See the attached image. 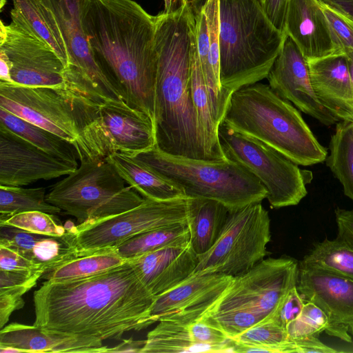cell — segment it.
<instances>
[{
  "label": "cell",
  "mask_w": 353,
  "mask_h": 353,
  "mask_svg": "<svg viewBox=\"0 0 353 353\" xmlns=\"http://www.w3.org/2000/svg\"><path fill=\"white\" fill-rule=\"evenodd\" d=\"M219 14L225 111L234 92L267 78L288 36L272 24L259 0H219Z\"/></svg>",
  "instance_id": "obj_4"
},
{
  "label": "cell",
  "mask_w": 353,
  "mask_h": 353,
  "mask_svg": "<svg viewBox=\"0 0 353 353\" xmlns=\"http://www.w3.org/2000/svg\"><path fill=\"white\" fill-rule=\"evenodd\" d=\"M296 288L305 302L319 306L326 314L327 334L352 343L353 281L316 266L299 263Z\"/></svg>",
  "instance_id": "obj_15"
},
{
  "label": "cell",
  "mask_w": 353,
  "mask_h": 353,
  "mask_svg": "<svg viewBox=\"0 0 353 353\" xmlns=\"http://www.w3.org/2000/svg\"><path fill=\"white\" fill-rule=\"evenodd\" d=\"M30 290L28 287L0 288V328L9 321L11 314L24 305L23 295Z\"/></svg>",
  "instance_id": "obj_41"
},
{
  "label": "cell",
  "mask_w": 353,
  "mask_h": 353,
  "mask_svg": "<svg viewBox=\"0 0 353 353\" xmlns=\"http://www.w3.org/2000/svg\"><path fill=\"white\" fill-rule=\"evenodd\" d=\"M194 2H197L199 1H201V0H193Z\"/></svg>",
  "instance_id": "obj_53"
},
{
  "label": "cell",
  "mask_w": 353,
  "mask_h": 353,
  "mask_svg": "<svg viewBox=\"0 0 353 353\" xmlns=\"http://www.w3.org/2000/svg\"><path fill=\"white\" fill-rule=\"evenodd\" d=\"M207 19L211 63L220 81V14L219 0H205L201 5Z\"/></svg>",
  "instance_id": "obj_39"
},
{
  "label": "cell",
  "mask_w": 353,
  "mask_h": 353,
  "mask_svg": "<svg viewBox=\"0 0 353 353\" xmlns=\"http://www.w3.org/2000/svg\"><path fill=\"white\" fill-rule=\"evenodd\" d=\"M43 274V271L28 272L0 270V288L24 286L31 289Z\"/></svg>",
  "instance_id": "obj_43"
},
{
  "label": "cell",
  "mask_w": 353,
  "mask_h": 353,
  "mask_svg": "<svg viewBox=\"0 0 353 353\" xmlns=\"http://www.w3.org/2000/svg\"><path fill=\"white\" fill-rule=\"evenodd\" d=\"M189 240L188 223H180L139 234L119 245L117 250L121 257L129 260L166 245Z\"/></svg>",
  "instance_id": "obj_33"
},
{
  "label": "cell",
  "mask_w": 353,
  "mask_h": 353,
  "mask_svg": "<svg viewBox=\"0 0 353 353\" xmlns=\"http://www.w3.org/2000/svg\"><path fill=\"white\" fill-rule=\"evenodd\" d=\"M0 123L46 152L78 168L76 148L61 137L1 107Z\"/></svg>",
  "instance_id": "obj_28"
},
{
  "label": "cell",
  "mask_w": 353,
  "mask_h": 353,
  "mask_svg": "<svg viewBox=\"0 0 353 353\" xmlns=\"http://www.w3.org/2000/svg\"><path fill=\"white\" fill-rule=\"evenodd\" d=\"M221 352L213 346L194 341L188 324L160 321L147 334L141 353Z\"/></svg>",
  "instance_id": "obj_31"
},
{
  "label": "cell",
  "mask_w": 353,
  "mask_h": 353,
  "mask_svg": "<svg viewBox=\"0 0 353 353\" xmlns=\"http://www.w3.org/2000/svg\"><path fill=\"white\" fill-rule=\"evenodd\" d=\"M41 1L55 17L68 52V65L77 69L101 94L123 100L93 57L82 23V0Z\"/></svg>",
  "instance_id": "obj_19"
},
{
  "label": "cell",
  "mask_w": 353,
  "mask_h": 353,
  "mask_svg": "<svg viewBox=\"0 0 353 353\" xmlns=\"http://www.w3.org/2000/svg\"><path fill=\"white\" fill-rule=\"evenodd\" d=\"M77 168L0 123V185H27L41 179L68 175Z\"/></svg>",
  "instance_id": "obj_17"
},
{
  "label": "cell",
  "mask_w": 353,
  "mask_h": 353,
  "mask_svg": "<svg viewBox=\"0 0 353 353\" xmlns=\"http://www.w3.org/2000/svg\"><path fill=\"white\" fill-rule=\"evenodd\" d=\"M0 347H11L17 353H102L108 349V346L100 347L19 323H12L1 329Z\"/></svg>",
  "instance_id": "obj_23"
},
{
  "label": "cell",
  "mask_w": 353,
  "mask_h": 353,
  "mask_svg": "<svg viewBox=\"0 0 353 353\" xmlns=\"http://www.w3.org/2000/svg\"><path fill=\"white\" fill-rule=\"evenodd\" d=\"M81 111V130L74 143L80 162L115 152L133 157L157 145L154 121L123 100L87 92Z\"/></svg>",
  "instance_id": "obj_8"
},
{
  "label": "cell",
  "mask_w": 353,
  "mask_h": 353,
  "mask_svg": "<svg viewBox=\"0 0 353 353\" xmlns=\"http://www.w3.org/2000/svg\"><path fill=\"white\" fill-rule=\"evenodd\" d=\"M232 352H295L286 328L273 319L263 320L232 338Z\"/></svg>",
  "instance_id": "obj_29"
},
{
  "label": "cell",
  "mask_w": 353,
  "mask_h": 353,
  "mask_svg": "<svg viewBox=\"0 0 353 353\" xmlns=\"http://www.w3.org/2000/svg\"><path fill=\"white\" fill-rule=\"evenodd\" d=\"M329 149L325 163L343 185L345 196L353 201V121L336 123Z\"/></svg>",
  "instance_id": "obj_32"
},
{
  "label": "cell",
  "mask_w": 353,
  "mask_h": 353,
  "mask_svg": "<svg viewBox=\"0 0 353 353\" xmlns=\"http://www.w3.org/2000/svg\"><path fill=\"white\" fill-rule=\"evenodd\" d=\"M156 296L129 261L92 275L44 281L33 294L34 325L100 347L153 324Z\"/></svg>",
  "instance_id": "obj_1"
},
{
  "label": "cell",
  "mask_w": 353,
  "mask_h": 353,
  "mask_svg": "<svg viewBox=\"0 0 353 353\" xmlns=\"http://www.w3.org/2000/svg\"><path fill=\"white\" fill-rule=\"evenodd\" d=\"M0 81L12 83L10 67L6 54L0 50Z\"/></svg>",
  "instance_id": "obj_49"
},
{
  "label": "cell",
  "mask_w": 353,
  "mask_h": 353,
  "mask_svg": "<svg viewBox=\"0 0 353 353\" xmlns=\"http://www.w3.org/2000/svg\"><path fill=\"white\" fill-rule=\"evenodd\" d=\"M119 175L143 198L169 201L185 198L183 190L133 157L119 152L105 157Z\"/></svg>",
  "instance_id": "obj_24"
},
{
  "label": "cell",
  "mask_w": 353,
  "mask_h": 353,
  "mask_svg": "<svg viewBox=\"0 0 353 353\" xmlns=\"http://www.w3.org/2000/svg\"><path fill=\"white\" fill-rule=\"evenodd\" d=\"M345 54L347 57L350 77L352 86L353 88V51H348V52H345Z\"/></svg>",
  "instance_id": "obj_50"
},
{
  "label": "cell",
  "mask_w": 353,
  "mask_h": 353,
  "mask_svg": "<svg viewBox=\"0 0 353 353\" xmlns=\"http://www.w3.org/2000/svg\"><path fill=\"white\" fill-rule=\"evenodd\" d=\"M0 225L14 226L28 232L52 236H64L67 230L58 224L52 214L41 211H29L17 214Z\"/></svg>",
  "instance_id": "obj_36"
},
{
  "label": "cell",
  "mask_w": 353,
  "mask_h": 353,
  "mask_svg": "<svg viewBox=\"0 0 353 353\" xmlns=\"http://www.w3.org/2000/svg\"><path fill=\"white\" fill-rule=\"evenodd\" d=\"M125 261L117 248L77 252L67 261L46 271L41 278L49 281L73 279L101 272Z\"/></svg>",
  "instance_id": "obj_30"
},
{
  "label": "cell",
  "mask_w": 353,
  "mask_h": 353,
  "mask_svg": "<svg viewBox=\"0 0 353 353\" xmlns=\"http://www.w3.org/2000/svg\"><path fill=\"white\" fill-rule=\"evenodd\" d=\"M272 24L284 32L285 16L288 0H259Z\"/></svg>",
  "instance_id": "obj_45"
},
{
  "label": "cell",
  "mask_w": 353,
  "mask_h": 353,
  "mask_svg": "<svg viewBox=\"0 0 353 353\" xmlns=\"http://www.w3.org/2000/svg\"><path fill=\"white\" fill-rule=\"evenodd\" d=\"M270 219L261 203L230 210L213 246L198 255L193 273H221L241 276L268 255ZM192 273V274H193Z\"/></svg>",
  "instance_id": "obj_12"
},
{
  "label": "cell",
  "mask_w": 353,
  "mask_h": 353,
  "mask_svg": "<svg viewBox=\"0 0 353 353\" xmlns=\"http://www.w3.org/2000/svg\"><path fill=\"white\" fill-rule=\"evenodd\" d=\"M155 15L157 146L167 154L207 160L192 94V0ZM208 161V160H207Z\"/></svg>",
  "instance_id": "obj_3"
},
{
  "label": "cell",
  "mask_w": 353,
  "mask_h": 353,
  "mask_svg": "<svg viewBox=\"0 0 353 353\" xmlns=\"http://www.w3.org/2000/svg\"><path fill=\"white\" fill-rule=\"evenodd\" d=\"M192 94L205 154L208 161H222L225 158L219 143V124L214 117L197 51L195 19L192 27Z\"/></svg>",
  "instance_id": "obj_25"
},
{
  "label": "cell",
  "mask_w": 353,
  "mask_h": 353,
  "mask_svg": "<svg viewBox=\"0 0 353 353\" xmlns=\"http://www.w3.org/2000/svg\"><path fill=\"white\" fill-rule=\"evenodd\" d=\"M174 0H164V10L165 12H170L174 7Z\"/></svg>",
  "instance_id": "obj_51"
},
{
  "label": "cell",
  "mask_w": 353,
  "mask_h": 353,
  "mask_svg": "<svg viewBox=\"0 0 353 353\" xmlns=\"http://www.w3.org/2000/svg\"><path fill=\"white\" fill-rule=\"evenodd\" d=\"M145 340H134L132 338L122 339L121 342L113 347H108V352L141 353Z\"/></svg>",
  "instance_id": "obj_47"
},
{
  "label": "cell",
  "mask_w": 353,
  "mask_h": 353,
  "mask_svg": "<svg viewBox=\"0 0 353 353\" xmlns=\"http://www.w3.org/2000/svg\"><path fill=\"white\" fill-rule=\"evenodd\" d=\"M328 319L325 312L316 304L305 302L300 315L286 326L291 339L310 335L316 336L325 332Z\"/></svg>",
  "instance_id": "obj_37"
},
{
  "label": "cell",
  "mask_w": 353,
  "mask_h": 353,
  "mask_svg": "<svg viewBox=\"0 0 353 353\" xmlns=\"http://www.w3.org/2000/svg\"><path fill=\"white\" fill-rule=\"evenodd\" d=\"M0 270L28 272L43 271V273L46 271L41 265L3 245H0Z\"/></svg>",
  "instance_id": "obj_40"
},
{
  "label": "cell",
  "mask_w": 353,
  "mask_h": 353,
  "mask_svg": "<svg viewBox=\"0 0 353 353\" xmlns=\"http://www.w3.org/2000/svg\"><path fill=\"white\" fill-rule=\"evenodd\" d=\"M11 19L21 22L58 54L65 68L68 65L66 47L55 17L41 0H12Z\"/></svg>",
  "instance_id": "obj_27"
},
{
  "label": "cell",
  "mask_w": 353,
  "mask_h": 353,
  "mask_svg": "<svg viewBox=\"0 0 353 353\" xmlns=\"http://www.w3.org/2000/svg\"><path fill=\"white\" fill-rule=\"evenodd\" d=\"M307 64L321 103L339 119L353 121V88L345 54L310 60Z\"/></svg>",
  "instance_id": "obj_22"
},
{
  "label": "cell",
  "mask_w": 353,
  "mask_h": 353,
  "mask_svg": "<svg viewBox=\"0 0 353 353\" xmlns=\"http://www.w3.org/2000/svg\"><path fill=\"white\" fill-rule=\"evenodd\" d=\"M6 2V0H1V3H0L1 9L4 6Z\"/></svg>",
  "instance_id": "obj_52"
},
{
  "label": "cell",
  "mask_w": 353,
  "mask_h": 353,
  "mask_svg": "<svg viewBox=\"0 0 353 353\" xmlns=\"http://www.w3.org/2000/svg\"><path fill=\"white\" fill-rule=\"evenodd\" d=\"M343 276L353 281V249L336 239L314 244L301 261Z\"/></svg>",
  "instance_id": "obj_35"
},
{
  "label": "cell",
  "mask_w": 353,
  "mask_h": 353,
  "mask_svg": "<svg viewBox=\"0 0 353 353\" xmlns=\"http://www.w3.org/2000/svg\"><path fill=\"white\" fill-rule=\"evenodd\" d=\"M321 6L330 29L343 52L353 51V20L322 0Z\"/></svg>",
  "instance_id": "obj_38"
},
{
  "label": "cell",
  "mask_w": 353,
  "mask_h": 353,
  "mask_svg": "<svg viewBox=\"0 0 353 353\" xmlns=\"http://www.w3.org/2000/svg\"><path fill=\"white\" fill-rule=\"evenodd\" d=\"M93 57L123 100L154 123L155 17L133 0H82Z\"/></svg>",
  "instance_id": "obj_2"
},
{
  "label": "cell",
  "mask_w": 353,
  "mask_h": 353,
  "mask_svg": "<svg viewBox=\"0 0 353 353\" xmlns=\"http://www.w3.org/2000/svg\"><path fill=\"white\" fill-rule=\"evenodd\" d=\"M105 159L81 161L46 194L50 204L74 216L79 223L112 216L134 208L145 199Z\"/></svg>",
  "instance_id": "obj_9"
},
{
  "label": "cell",
  "mask_w": 353,
  "mask_h": 353,
  "mask_svg": "<svg viewBox=\"0 0 353 353\" xmlns=\"http://www.w3.org/2000/svg\"><path fill=\"white\" fill-rule=\"evenodd\" d=\"M1 21L0 50L7 56L12 83L24 86L60 87L65 83V65L46 43L21 22Z\"/></svg>",
  "instance_id": "obj_14"
},
{
  "label": "cell",
  "mask_w": 353,
  "mask_h": 353,
  "mask_svg": "<svg viewBox=\"0 0 353 353\" xmlns=\"http://www.w3.org/2000/svg\"><path fill=\"white\" fill-rule=\"evenodd\" d=\"M304 303L305 301L296 285L288 292L278 311L272 319L286 328L289 323L300 315Z\"/></svg>",
  "instance_id": "obj_42"
},
{
  "label": "cell",
  "mask_w": 353,
  "mask_h": 353,
  "mask_svg": "<svg viewBox=\"0 0 353 353\" xmlns=\"http://www.w3.org/2000/svg\"><path fill=\"white\" fill-rule=\"evenodd\" d=\"M189 203L188 197L169 201L145 198L134 208L66 230L77 252L117 248L139 234L173 224L188 223Z\"/></svg>",
  "instance_id": "obj_13"
},
{
  "label": "cell",
  "mask_w": 353,
  "mask_h": 353,
  "mask_svg": "<svg viewBox=\"0 0 353 353\" xmlns=\"http://www.w3.org/2000/svg\"><path fill=\"white\" fill-rule=\"evenodd\" d=\"M284 32L307 61L343 52L330 29L321 0H288Z\"/></svg>",
  "instance_id": "obj_20"
},
{
  "label": "cell",
  "mask_w": 353,
  "mask_h": 353,
  "mask_svg": "<svg viewBox=\"0 0 353 353\" xmlns=\"http://www.w3.org/2000/svg\"><path fill=\"white\" fill-rule=\"evenodd\" d=\"M266 79L279 96L321 123L328 126L339 120L318 99L307 61L290 37H287Z\"/></svg>",
  "instance_id": "obj_18"
},
{
  "label": "cell",
  "mask_w": 353,
  "mask_h": 353,
  "mask_svg": "<svg viewBox=\"0 0 353 353\" xmlns=\"http://www.w3.org/2000/svg\"><path fill=\"white\" fill-rule=\"evenodd\" d=\"M229 212L228 208L216 200L190 198V241L197 255L204 254L215 243Z\"/></svg>",
  "instance_id": "obj_26"
},
{
  "label": "cell",
  "mask_w": 353,
  "mask_h": 353,
  "mask_svg": "<svg viewBox=\"0 0 353 353\" xmlns=\"http://www.w3.org/2000/svg\"><path fill=\"white\" fill-rule=\"evenodd\" d=\"M222 121L271 146L297 165H312L327 158V150L318 141L299 111L260 81L232 94Z\"/></svg>",
  "instance_id": "obj_5"
},
{
  "label": "cell",
  "mask_w": 353,
  "mask_h": 353,
  "mask_svg": "<svg viewBox=\"0 0 353 353\" xmlns=\"http://www.w3.org/2000/svg\"><path fill=\"white\" fill-rule=\"evenodd\" d=\"M233 277L221 273H193L156 296L151 310L153 323L171 321L190 324L206 314L223 296Z\"/></svg>",
  "instance_id": "obj_16"
},
{
  "label": "cell",
  "mask_w": 353,
  "mask_h": 353,
  "mask_svg": "<svg viewBox=\"0 0 353 353\" xmlns=\"http://www.w3.org/2000/svg\"><path fill=\"white\" fill-rule=\"evenodd\" d=\"M299 263L283 256L262 260L233 277L223 296L206 314L232 339L274 317L288 292L296 285Z\"/></svg>",
  "instance_id": "obj_6"
},
{
  "label": "cell",
  "mask_w": 353,
  "mask_h": 353,
  "mask_svg": "<svg viewBox=\"0 0 353 353\" xmlns=\"http://www.w3.org/2000/svg\"><path fill=\"white\" fill-rule=\"evenodd\" d=\"M129 261L144 284L157 296L189 277L198 264V255L189 240L166 245Z\"/></svg>",
  "instance_id": "obj_21"
},
{
  "label": "cell",
  "mask_w": 353,
  "mask_h": 353,
  "mask_svg": "<svg viewBox=\"0 0 353 353\" xmlns=\"http://www.w3.org/2000/svg\"><path fill=\"white\" fill-rule=\"evenodd\" d=\"M292 340L295 345L296 353H336L339 352L324 344L314 335L300 337Z\"/></svg>",
  "instance_id": "obj_46"
},
{
  "label": "cell",
  "mask_w": 353,
  "mask_h": 353,
  "mask_svg": "<svg viewBox=\"0 0 353 353\" xmlns=\"http://www.w3.org/2000/svg\"><path fill=\"white\" fill-rule=\"evenodd\" d=\"M65 78L60 87L0 81V107L74 145L81 130V96L91 85L76 72L67 71Z\"/></svg>",
  "instance_id": "obj_10"
},
{
  "label": "cell",
  "mask_w": 353,
  "mask_h": 353,
  "mask_svg": "<svg viewBox=\"0 0 353 353\" xmlns=\"http://www.w3.org/2000/svg\"><path fill=\"white\" fill-rule=\"evenodd\" d=\"M334 212L337 225L336 239L353 249V210L337 208Z\"/></svg>",
  "instance_id": "obj_44"
},
{
  "label": "cell",
  "mask_w": 353,
  "mask_h": 353,
  "mask_svg": "<svg viewBox=\"0 0 353 353\" xmlns=\"http://www.w3.org/2000/svg\"><path fill=\"white\" fill-rule=\"evenodd\" d=\"M338 9L353 20V0H322Z\"/></svg>",
  "instance_id": "obj_48"
},
{
  "label": "cell",
  "mask_w": 353,
  "mask_h": 353,
  "mask_svg": "<svg viewBox=\"0 0 353 353\" xmlns=\"http://www.w3.org/2000/svg\"><path fill=\"white\" fill-rule=\"evenodd\" d=\"M133 157L180 187L186 197L216 200L230 210L261 203L267 196L250 171L226 158L212 161L174 156L157 145Z\"/></svg>",
  "instance_id": "obj_7"
},
{
  "label": "cell",
  "mask_w": 353,
  "mask_h": 353,
  "mask_svg": "<svg viewBox=\"0 0 353 353\" xmlns=\"http://www.w3.org/2000/svg\"><path fill=\"white\" fill-rule=\"evenodd\" d=\"M44 188L0 185V222L24 212L41 211L51 214L61 210L46 199Z\"/></svg>",
  "instance_id": "obj_34"
},
{
  "label": "cell",
  "mask_w": 353,
  "mask_h": 353,
  "mask_svg": "<svg viewBox=\"0 0 353 353\" xmlns=\"http://www.w3.org/2000/svg\"><path fill=\"white\" fill-rule=\"evenodd\" d=\"M218 134L225 158L250 171L267 190L271 208L296 205L306 196L312 172L257 139L243 134L222 121Z\"/></svg>",
  "instance_id": "obj_11"
}]
</instances>
